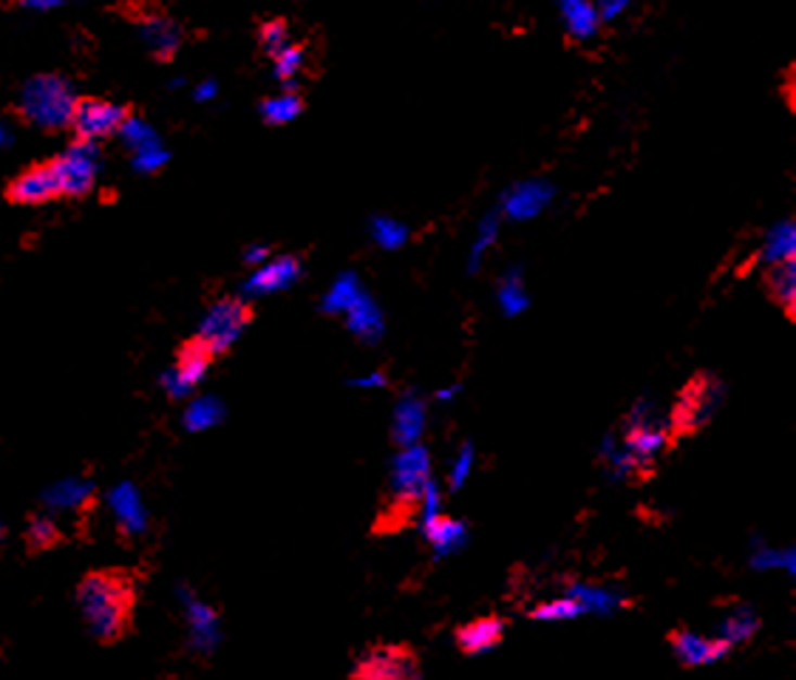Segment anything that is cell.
I'll use <instances>...</instances> for the list:
<instances>
[{
	"label": "cell",
	"mask_w": 796,
	"mask_h": 680,
	"mask_svg": "<svg viewBox=\"0 0 796 680\" xmlns=\"http://www.w3.org/2000/svg\"><path fill=\"white\" fill-rule=\"evenodd\" d=\"M752 567L754 570H785L788 576L796 573V553L794 548H785V550H774V548H762L757 550L752 556Z\"/></svg>",
	"instance_id": "8d00e7d4"
},
{
	"label": "cell",
	"mask_w": 796,
	"mask_h": 680,
	"mask_svg": "<svg viewBox=\"0 0 796 680\" xmlns=\"http://www.w3.org/2000/svg\"><path fill=\"white\" fill-rule=\"evenodd\" d=\"M91 493L94 490H91V483H86V479H63L54 488H49L46 505L52 511H80L82 505L91 502Z\"/></svg>",
	"instance_id": "83f0119b"
},
{
	"label": "cell",
	"mask_w": 796,
	"mask_h": 680,
	"mask_svg": "<svg viewBox=\"0 0 796 680\" xmlns=\"http://www.w3.org/2000/svg\"><path fill=\"white\" fill-rule=\"evenodd\" d=\"M54 196H60V191L49 165H37V168L23 170L15 182H12V188H9V198L17 202V205H43V202H49Z\"/></svg>",
	"instance_id": "e0dca14e"
},
{
	"label": "cell",
	"mask_w": 796,
	"mask_h": 680,
	"mask_svg": "<svg viewBox=\"0 0 796 680\" xmlns=\"http://www.w3.org/2000/svg\"><path fill=\"white\" fill-rule=\"evenodd\" d=\"M360 293H363V286H360L358 275H355V272H341V275L332 281L330 290H326V295H323V312L344 315L346 309L358 300Z\"/></svg>",
	"instance_id": "4dcf8cb0"
},
{
	"label": "cell",
	"mask_w": 796,
	"mask_h": 680,
	"mask_svg": "<svg viewBox=\"0 0 796 680\" xmlns=\"http://www.w3.org/2000/svg\"><path fill=\"white\" fill-rule=\"evenodd\" d=\"M669 646H672L675 658L683 666L715 664V660L726 658L731 652V646H726L720 638L701 636V632H692V629H672L669 632Z\"/></svg>",
	"instance_id": "4fadbf2b"
},
{
	"label": "cell",
	"mask_w": 796,
	"mask_h": 680,
	"mask_svg": "<svg viewBox=\"0 0 796 680\" xmlns=\"http://www.w3.org/2000/svg\"><path fill=\"white\" fill-rule=\"evenodd\" d=\"M170 154H168V147H165V142L156 147H147V151H142V154H133L131 162H133V170H139V174H156V170H162L165 165H168Z\"/></svg>",
	"instance_id": "ab89813d"
},
{
	"label": "cell",
	"mask_w": 796,
	"mask_h": 680,
	"mask_svg": "<svg viewBox=\"0 0 796 680\" xmlns=\"http://www.w3.org/2000/svg\"><path fill=\"white\" fill-rule=\"evenodd\" d=\"M420 530H423V536L434 548L437 559H446V556H451V553H460L467 541L465 522L451 519V516H446V513H439L437 519H432V522H423Z\"/></svg>",
	"instance_id": "d6986e66"
},
{
	"label": "cell",
	"mask_w": 796,
	"mask_h": 680,
	"mask_svg": "<svg viewBox=\"0 0 796 680\" xmlns=\"http://www.w3.org/2000/svg\"><path fill=\"white\" fill-rule=\"evenodd\" d=\"M497 304L499 309H502V315H508V318H516V315L527 312V307H530V295H527V286L525 279H522L519 267H513V270H508L502 279H499Z\"/></svg>",
	"instance_id": "484cf974"
},
{
	"label": "cell",
	"mask_w": 796,
	"mask_h": 680,
	"mask_svg": "<svg viewBox=\"0 0 796 680\" xmlns=\"http://www.w3.org/2000/svg\"><path fill=\"white\" fill-rule=\"evenodd\" d=\"M425 420H428L425 402L420 400L414 392L402 395L395 406V418H391V439H395L400 448L416 446V442L423 439Z\"/></svg>",
	"instance_id": "5bb4252c"
},
{
	"label": "cell",
	"mask_w": 796,
	"mask_h": 680,
	"mask_svg": "<svg viewBox=\"0 0 796 680\" xmlns=\"http://www.w3.org/2000/svg\"><path fill=\"white\" fill-rule=\"evenodd\" d=\"M766 284H768V293L771 298L785 309L788 318H794V309H796V261H785V264H774L766 275Z\"/></svg>",
	"instance_id": "4316f807"
},
{
	"label": "cell",
	"mask_w": 796,
	"mask_h": 680,
	"mask_svg": "<svg viewBox=\"0 0 796 680\" xmlns=\"http://www.w3.org/2000/svg\"><path fill=\"white\" fill-rule=\"evenodd\" d=\"M757 629H760V615L754 613L752 607H743V604H737V607L731 610L723 621H720L715 638H720L726 646L734 650V646L752 641V638L757 636Z\"/></svg>",
	"instance_id": "7402d4cb"
},
{
	"label": "cell",
	"mask_w": 796,
	"mask_h": 680,
	"mask_svg": "<svg viewBox=\"0 0 796 680\" xmlns=\"http://www.w3.org/2000/svg\"><path fill=\"white\" fill-rule=\"evenodd\" d=\"M216 97H219V86L213 80H202L196 88H193V100H196V103H213Z\"/></svg>",
	"instance_id": "7bdbcfd3"
},
{
	"label": "cell",
	"mask_w": 796,
	"mask_h": 680,
	"mask_svg": "<svg viewBox=\"0 0 796 680\" xmlns=\"http://www.w3.org/2000/svg\"><path fill=\"white\" fill-rule=\"evenodd\" d=\"M72 0H21L23 9H29V12H52V9L66 7Z\"/></svg>",
	"instance_id": "f6af8a7d"
},
{
	"label": "cell",
	"mask_w": 796,
	"mask_h": 680,
	"mask_svg": "<svg viewBox=\"0 0 796 680\" xmlns=\"http://www.w3.org/2000/svg\"><path fill=\"white\" fill-rule=\"evenodd\" d=\"M139 37L156 60H170L182 46V29L168 15H145L139 23Z\"/></svg>",
	"instance_id": "2e32d148"
},
{
	"label": "cell",
	"mask_w": 796,
	"mask_h": 680,
	"mask_svg": "<svg viewBox=\"0 0 796 680\" xmlns=\"http://www.w3.org/2000/svg\"><path fill=\"white\" fill-rule=\"evenodd\" d=\"M369 230H372V242L381 249H388V253L406 247L411 239L409 224H402V221L395 219V216H374Z\"/></svg>",
	"instance_id": "d6a6232c"
},
{
	"label": "cell",
	"mask_w": 796,
	"mask_h": 680,
	"mask_svg": "<svg viewBox=\"0 0 796 680\" xmlns=\"http://www.w3.org/2000/svg\"><path fill=\"white\" fill-rule=\"evenodd\" d=\"M63 539H66V534L60 530V522L54 519V513L29 516V525H26V534H23L29 553H43V550L57 548V544H63Z\"/></svg>",
	"instance_id": "d4e9b609"
},
{
	"label": "cell",
	"mask_w": 796,
	"mask_h": 680,
	"mask_svg": "<svg viewBox=\"0 0 796 680\" xmlns=\"http://www.w3.org/2000/svg\"><path fill=\"white\" fill-rule=\"evenodd\" d=\"M210 360H213L210 355H207L196 341H191V344L179 351V358H176L174 367L162 374V386H165V392H168L170 397H176V400L193 395V388L205 381L207 369H210Z\"/></svg>",
	"instance_id": "7c38bea8"
},
{
	"label": "cell",
	"mask_w": 796,
	"mask_h": 680,
	"mask_svg": "<svg viewBox=\"0 0 796 680\" xmlns=\"http://www.w3.org/2000/svg\"><path fill=\"white\" fill-rule=\"evenodd\" d=\"M15 142V133H12V128H9L7 123H0V147H9Z\"/></svg>",
	"instance_id": "7dc6e473"
},
{
	"label": "cell",
	"mask_w": 796,
	"mask_h": 680,
	"mask_svg": "<svg viewBox=\"0 0 796 680\" xmlns=\"http://www.w3.org/2000/svg\"><path fill=\"white\" fill-rule=\"evenodd\" d=\"M351 386L355 388H386L388 381H386V374L372 372V374H363V377H351Z\"/></svg>",
	"instance_id": "ee69618b"
},
{
	"label": "cell",
	"mask_w": 796,
	"mask_h": 680,
	"mask_svg": "<svg viewBox=\"0 0 796 680\" xmlns=\"http://www.w3.org/2000/svg\"><path fill=\"white\" fill-rule=\"evenodd\" d=\"M411 680H420V675H416V678H411Z\"/></svg>",
	"instance_id": "c3c4849f"
},
{
	"label": "cell",
	"mask_w": 796,
	"mask_h": 680,
	"mask_svg": "<svg viewBox=\"0 0 796 680\" xmlns=\"http://www.w3.org/2000/svg\"><path fill=\"white\" fill-rule=\"evenodd\" d=\"M760 258L768 264V267H774V264H785V261H796V224L794 221L785 219L768 230L766 239H762Z\"/></svg>",
	"instance_id": "cb8c5ba5"
},
{
	"label": "cell",
	"mask_w": 796,
	"mask_h": 680,
	"mask_svg": "<svg viewBox=\"0 0 796 680\" xmlns=\"http://www.w3.org/2000/svg\"><path fill=\"white\" fill-rule=\"evenodd\" d=\"M247 323L249 312L247 307H244L242 298H221L216 300L213 307H207V312L202 315L198 332L193 341H196L210 358H216V355H224L227 349H233V346L242 341Z\"/></svg>",
	"instance_id": "5b68a950"
},
{
	"label": "cell",
	"mask_w": 796,
	"mask_h": 680,
	"mask_svg": "<svg viewBox=\"0 0 796 680\" xmlns=\"http://www.w3.org/2000/svg\"><path fill=\"white\" fill-rule=\"evenodd\" d=\"M504 638V621L497 615H485V618H476V621L465 624V627L457 629V646H460L465 655H483V652L497 650Z\"/></svg>",
	"instance_id": "ac0fdd59"
},
{
	"label": "cell",
	"mask_w": 796,
	"mask_h": 680,
	"mask_svg": "<svg viewBox=\"0 0 796 680\" xmlns=\"http://www.w3.org/2000/svg\"><path fill=\"white\" fill-rule=\"evenodd\" d=\"M80 100L72 82L60 74H37L21 91L23 117L43 131H60L68 128Z\"/></svg>",
	"instance_id": "3957f363"
},
{
	"label": "cell",
	"mask_w": 796,
	"mask_h": 680,
	"mask_svg": "<svg viewBox=\"0 0 796 680\" xmlns=\"http://www.w3.org/2000/svg\"><path fill=\"white\" fill-rule=\"evenodd\" d=\"M270 247H264V244H253V247L244 249V261L256 270V267H261L264 261H270Z\"/></svg>",
	"instance_id": "b9f144b4"
},
{
	"label": "cell",
	"mask_w": 796,
	"mask_h": 680,
	"mask_svg": "<svg viewBox=\"0 0 796 680\" xmlns=\"http://www.w3.org/2000/svg\"><path fill=\"white\" fill-rule=\"evenodd\" d=\"M221 420H224V402L213 395L196 397L184 409V428L188 432H210L213 425H219Z\"/></svg>",
	"instance_id": "f1b7e54d"
},
{
	"label": "cell",
	"mask_w": 796,
	"mask_h": 680,
	"mask_svg": "<svg viewBox=\"0 0 796 680\" xmlns=\"http://www.w3.org/2000/svg\"><path fill=\"white\" fill-rule=\"evenodd\" d=\"M60 196H86L100 176V151L91 142H74L49 165Z\"/></svg>",
	"instance_id": "52a82bcc"
},
{
	"label": "cell",
	"mask_w": 796,
	"mask_h": 680,
	"mask_svg": "<svg viewBox=\"0 0 796 680\" xmlns=\"http://www.w3.org/2000/svg\"><path fill=\"white\" fill-rule=\"evenodd\" d=\"M460 392H462L460 383H453V386H448V388H439V392H437V400H439V402H451L453 397L460 395Z\"/></svg>",
	"instance_id": "bcb514c9"
},
{
	"label": "cell",
	"mask_w": 796,
	"mask_h": 680,
	"mask_svg": "<svg viewBox=\"0 0 796 680\" xmlns=\"http://www.w3.org/2000/svg\"><path fill=\"white\" fill-rule=\"evenodd\" d=\"M595 3V12H599L601 23H613L618 17H624L632 7V0H592Z\"/></svg>",
	"instance_id": "60d3db41"
},
{
	"label": "cell",
	"mask_w": 796,
	"mask_h": 680,
	"mask_svg": "<svg viewBox=\"0 0 796 680\" xmlns=\"http://www.w3.org/2000/svg\"><path fill=\"white\" fill-rule=\"evenodd\" d=\"M567 595L576 599L581 604L585 613H601V615H613L618 610H624L629 604L627 593L624 590H615V587H599V585H585V581H576V585L567 587Z\"/></svg>",
	"instance_id": "ffe728a7"
},
{
	"label": "cell",
	"mask_w": 796,
	"mask_h": 680,
	"mask_svg": "<svg viewBox=\"0 0 796 680\" xmlns=\"http://www.w3.org/2000/svg\"><path fill=\"white\" fill-rule=\"evenodd\" d=\"M346 330L351 335L363 341V344H377L383 335H386V318H383V309L377 307V300L369 293H360L358 300L351 304L344 312Z\"/></svg>",
	"instance_id": "9a60e30c"
},
{
	"label": "cell",
	"mask_w": 796,
	"mask_h": 680,
	"mask_svg": "<svg viewBox=\"0 0 796 680\" xmlns=\"http://www.w3.org/2000/svg\"><path fill=\"white\" fill-rule=\"evenodd\" d=\"M474 462H476L474 446H471V442H465V446L460 448V453H457L453 465H451V474H448V488L460 490L462 485L467 483L471 471H474Z\"/></svg>",
	"instance_id": "f35d334b"
},
{
	"label": "cell",
	"mask_w": 796,
	"mask_h": 680,
	"mask_svg": "<svg viewBox=\"0 0 796 680\" xmlns=\"http://www.w3.org/2000/svg\"><path fill=\"white\" fill-rule=\"evenodd\" d=\"M669 423L658 414L655 402L638 400L627 414V434L621 439V448L627 460L632 462L635 474H650L652 465L660 460V453L669 446Z\"/></svg>",
	"instance_id": "277c9868"
},
{
	"label": "cell",
	"mask_w": 796,
	"mask_h": 680,
	"mask_svg": "<svg viewBox=\"0 0 796 680\" xmlns=\"http://www.w3.org/2000/svg\"><path fill=\"white\" fill-rule=\"evenodd\" d=\"M420 675L416 655L402 644L372 646L358 660L351 678L355 680H411Z\"/></svg>",
	"instance_id": "ba28073f"
},
{
	"label": "cell",
	"mask_w": 796,
	"mask_h": 680,
	"mask_svg": "<svg viewBox=\"0 0 796 680\" xmlns=\"http://www.w3.org/2000/svg\"><path fill=\"white\" fill-rule=\"evenodd\" d=\"M258 37H261V49L270 54V57H275V54L284 52L286 46H293V40H290V26H286L284 21L264 23L261 31H258Z\"/></svg>",
	"instance_id": "74e56055"
},
{
	"label": "cell",
	"mask_w": 796,
	"mask_h": 680,
	"mask_svg": "<svg viewBox=\"0 0 796 680\" xmlns=\"http://www.w3.org/2000/svg\"><path fill=\"white\" fill-rule=\"evenodd\" d=\"M117 137L123 140V145L131 151V156L142 154L147 147L162 145V137L154 131V125L139 117H125V123L119 125Z\"/></svg>",
	"instance_id": "1f68e13d"
},
{
	"label": "cell",
	"mask_w": 796,
	"mask_h": 680,
	"mask_svg": "<svg viewBox=\"0 0 796 680\" xmlns=\"http://www.w3.org/2000/svg\"><path fill=\"white\" fill-rule=\"evenodd\" d=\"M77 607L88 632L100 644H119L133 627L137 581L131 573L119 567L86 573L77 585Z\"/></svg>",
	"instance_id": "6da1fadb"
},
{
	"label": "cell",
	"mask_w": 796,
	"mask_h": 680,
	"mask_svg": "<svg viewBox=\"0 0 796 680\" xmlns=\"http://www.w3.org/2000/svg\"><path fill=\"white\" fill-rule=\"evenodd\" d=\"M559 9H562V21L567 31H570V37L590 40V37L599 35L601 21L592 0H559Z\"/></svg>",
	"instance_id": "44dd1931"
},
{
	"label": "cell",
	"mask_w": 796,
	"mask_h": 680,
	"mask_svg": "<svg viewBox=\"0 0 796 680\" xmlns=\"http://www.w3.org/2000/svg\"><path fill=\"white\" fill-rule=\"evenodd\" d=\"M578 615H585V610L570 595L548 601V604H539V607L530 610V618H536V621H573Z\"/></svg>",
	"instance_id": "d590c367"
},
{
	"label": "cell",
	"mask_w": 796,
	"mask_h": 680,
	"mask_svg": "<svg viewBox=\"0 0 796 680\" xmlns=\"http://www.w3.org/2000/svg\"><path fill=\"white\" fill-rule=\"evenodd\" d=\"M553 196V184L544 182V179H522V182L511 184L504 191L502 205H499L497 213L511 221H530L548 210Z\"/></svg>",
	"instance_id": "30bf717a"
},
{
	"label": "cell",
	"mask_w": 796,
	"mask_h": 680,
	"mask_svg": "<svg viewBox=\"0 0 796 680\" xmlns=\"http://www.w3.org/2000/svg\"><path fill=\"white\" fill-rule=\"evenodd\" d=\"M499 227H502V216H499L497 210L488 213V216L479 221V227H476L474 242H471V247H467V272H471V275L479 272V267H483V258L488 256V249L497 244Z\"/></svg>",
	"instance_id": "f546056e"
},
{
	"label": "cell",
	"mask_w": 796,
	"mask_h": 680,
	"mask_svg": "<svg viewBox=\"0 0 796 680\" xmlns=\"http://www.w3.org/2000/svg\"><path fill=\"white\" fill-rule=\"evenodd\" d=\"M304 63H307V54L300 46H286L284 52L272 57V72L275 77L286 86V91H295V82H298L300 72H304Z\"/></svg>",
	"instance_id": "e575fe53"
},
{
	"label": "cell",
	"mask_w": 796,
	"mask_h": 680,
	"mask_svg": "<svg viewBox=\"0 0 796 680\" xmlns=\"http://www.w3.org/2000/svg\"><path fill=\"white\" fill-rule=\"evenodd\" d=\"M0 536H3V527H0Z\"/></svg>",
	"instance_id": "681fc988"
},
{
	"label": "cell",
	"mask_w": 796,
	"mask_h": 680,
	"mask_svg": "<svg viewBox=\"0 0 796 680\" xmlns=\"http://www.w3.org/2000/svg\"><path fill=\"white\" fill-rule=\"evenodd\" d=\"M125 108L117 103H108V100H82L74 111V119L68 128H74L77 140L80 142H97L108 140L119 131V125L125 123Z\"/></svg>",
	"instance_id": "9c48e42d"
},
{
	"label": "cell",
	"mask_w": 796,
	"mask_h": 680,
	"mask_svg": "<svg viewBox=\"0 0 796 680\" xmlns=\"http://www.w3.org/2000/svg\"><path fill=\"white\" fill-rule=\"evenodd\" d=\"M432 483V453L425 446L400 448V453L391 462V511L381 522L388 527H402L416 516L420 499Z\"/></svg>",
	"instance_id": "7a4b0ae2"
},
{
	"label": "cell",
	"mask_w": 796,
	"mask_h": 680,
	"mask_svg": "<svg viewBox=\"0 0 796 680\" xmlns=\"http://www.w3.org/2000/svg\"><path fill=\"white\" fill-rule=\"evenodd\" d=\"M300 108H304V100H300L295 91H281V94H272L267 97L261 103V117L267 119L270 125H286L298 119Z\"/></svg>",
	"instance_id": "836d02e7"
},
{
	"label": "cell",
	"mask_w": 796,
	"mask_h": 680,
	"mask_svg": "<svg viewBox=\"0 0 796 680\" xmlns=\"http://www.w3.org/2000/svg\"><path fill=\"white\" fill-rule=\"evenodd\" d=\"M720 402H723V383L715 381L711 374L694 377V381L683 388V395H680L678 406H675L669 428H675L678 434H694L697 428H703V425L715 418V411L720 409Z\"/></svg>",
	"instance_id": "8992f818"
},
{
	"label": "cell",
	"mask_w": 796,
	"mask_h": 680,
	"mask_svg": "<svg viewBox=\"0 0 796 680\" xmlns=\"http://www.w3.org/2000/svg\"><path fill=\"white\" fill-rule=\"evenodd\" d=\"M111 508L117 513V522L125 534H142L145 530V508L133 485H119L111 490Z\"/></svg>",
	"instance_id": "603a6c76"
},
{
	"label": "cell",
	"mask_w": 796,
	"mask_h": 680,
	"mask_svg": "<svg viewBox=\"0 0 796 680\" xmlns=\"http://www.w3.org/2000/svg\"><path fill=\"white\" fill-rule=\"evenodd\" d=\"M300 279V264L293 256H278L264 261L261 267L249 272L247 281L242 284V295L249 300L267 298V295L284 293L295 281Z\"/></svg>",
	"instance_id": "8fae6325"
}]
</instances>
